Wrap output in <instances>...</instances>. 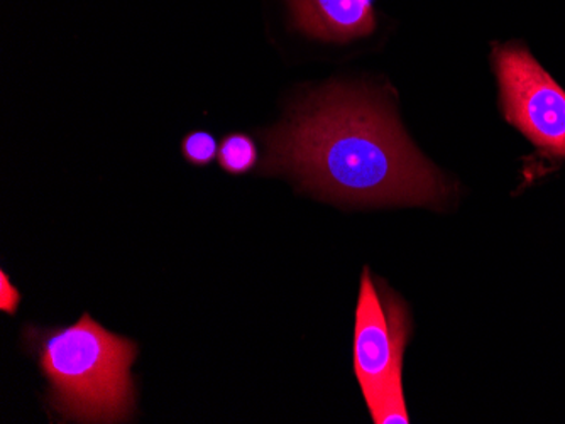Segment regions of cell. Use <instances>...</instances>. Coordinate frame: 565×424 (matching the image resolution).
Returning <instances> with one entry per match:
<instances>
[{"label": "cell", "mask_w": 565, "mask_h": 424, "mask_svg": "<svg viewBox=\"0 0 565 424\" xmlns=\"http://www.w3.org/2000/svg\"><path fill=\"white\" fill-rule=\"evenodd\" d=\"M405 313L392 294L380 296L364 269L355 309L354 372L376 424L408 423L402 367Z\"/></svg>", "instance_id": "3957f363"}, {"label": "cell", "mask_w": 565, "mask_h": 424, "mask_svg": "<svg viewBox=\"0 0 565 424\" xmlns=\"http://www.w3.org/2000/svg\"><path fill=\"white\" fill-rule=\"evenodd\" d=\"M504 116L533 144L565 157V91L526 50L494 53Z\"/></svg>", "instance_id": "277c9868"}, {"label": "cell", "mask_w": 565, "mask_h": 424, "mask_svg": "<svg viewBox=\"0 0 565 424\" xmlns=\"http://www.w3.org/2000/svg\"><path fill=\"white\" fill-rule=\"evenodd\" d=\"M265 173L351 204H437L446 188L373 95L330 87L266 135Z\"/></svg>", "instance_id": "6da1fadb"}, {"label": "cell", "mask_w": 565, "mask_h": 424, "mask_svg": "<svg viewBox=\"0 0 565 424\" xmlns=\"http://www.w3.org/2000/svg\"><path fill=\"white\" fill-rule=\"evenodd\" d=\"M295 26L326 41L367 36L376 26L373 0H290Z\"/></svg>", "instance_id": "5b68a950"}, {"label": "cell", "mask_w": 565, "mask_h": 424, "mask_svg": "<svg viewBox=\"0 0 565 424\" xmlns=\"http://www.w3.org/2000/svg\"><path fill=\"white\" fill-rule=\"evenodd\" d=\"M218 166L228 174L249 173L258 164V148L253 138L241 132L225 135L218 145Z\"/></svg>", "instance_id": "8992f818"}, {"label": "cell", "mask_w": 565, "mask_h": 424, "mask_svg": "<svg viewBox=\"0 0 565 424\" xmlns=\"http://www.w3.org/2000/svg\"><path fill=\"white\" fill-rule=\"evenodd\" d=\"M28 334L50 382L51 406L63 420L124 423L132 416L135 341L110 334L87 313L70 327Z\"/></svg>", "instance_id": "7a4b0ae2"}, {"label": "cell", "mask_w": 565, "mask_h": 424, "mask_svg": "<svg viewBox=\"0 0 565 424\" xmlns=\"http://www.w3.org/2000/svg\"><path fill=\"white\" fill-rule=\"evenodd\" d=\"M19 303H21V294L12 286L8 274L4 271L0 272V309L9 315H14L18 312Z\"/></svg>", "instance_id": "ba28073f"}, {"label": "cell", "mask_w": 565, "mask_h": 424, "mask_svg": "<svg viewBox=\"0 0 565 424\" xmlns=\"http://www.w3.org/2000/svg\"><path fill=\"white\" fill-rule=\"evenodd\" d=\"M217 139L211 132L195 131L183 138L182 154L192 166H209L217 157Z\"/></svg>", "instance_id": "52a82bcc"}]
</instances>
